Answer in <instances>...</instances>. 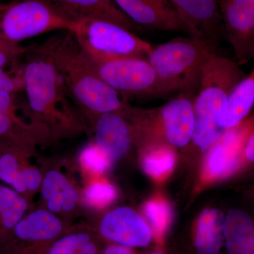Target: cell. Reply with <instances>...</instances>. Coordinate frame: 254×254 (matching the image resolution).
I'll return each mask as SVG.
<instances>
[{
    "label": "cell",
    "instance_id": "obj_27",
    "mask_svg": "<svg viewBox=\"0 0 254 254\" xmlns=\"http://www.w3.org/2000/svg\"><path fill=\"white\" fill-rule=\"evenodd\" d=\"M28 49L29 47L0 38V69H4L9 65L16 64Z\"/></svg>",
    "mask_w": 254,
    "mask_h": 254
},
{
    "label": "cell",
    "instance_id": "obj_18",
    "mask_svg": "<svg viewBox=\"0 0 254 254\" xmlns=\"http://www.w3.org/2000/svg\"><path fill=\"white\" fill-rule=\"evenodd\" d=\"M225 242V218L220 210L207 209L200 215L193 231L196 254H218Z\"/></svg>",
    "mask_w": 254,
    "mask_h": 254
},
{
    "label": "cell",
    "instance_id": "obj_15",
    "mask_svg": "<svg viewBox=\"0 0 254 254\" xmlns=\"http://www.w3.org/2000/svg\"><path fill=\"white\" fill-rule=\"evenodd\" d=\"M88 117L93 121L94 143L111 163L126 154L134 138L131 125L124 114L112 112Z\"/></svg>",
    "mask_w": 254,
    "mask_h": 254
},
{
    "label": "cell",
    "instance_id": "obj_4",
    "mask_svg": "<svg viewBox=\"0 0 254 254\" xmlns=\"http://www.w3.org/2000/svg\"><path fill=\"white\" fill-rule=\"evenodd\" d=\"M216 54V50L198 38L177 36L153 47L147 60L168 94L178 91L196 95L203 67Z\"/></svg>",
    "mask_w": 254,
    "mask_h": 254
},
{
    "label": "cell",
    "instance_id": "obj_23",
    "mask_svg": "<svg viewBox=\"0 0 254 254\" xmlns=\"http://www.w3.org/2000/svg\"><path fill=\"white\" fill-rule=\"evenodd\" d=\"M144 213L157 247L163 249L172 220L170 205L161 198H155L145 204Z\"/></svg>",
    "mask_w": 254,
    "mask_h": 254
},
{
    "label": "cell",
    "instance_id": "obj_5",
    "mask_svg": "<svg viewBox=\"0 0 254 254\" xmlns=\"http://www.w3.org/2000/svg\"><path fill=\"white\" fill-rule=\"evenodd\" d=\"M81 22L68 17L48 0L0 1V38L12 43L55 31L73 34Z\"/></svg>",
    "mask_w": 254,
    "mask_h": 254
},
{
    "label": "cell",
    "instance_id": "obj_2",
    "mask_svg": "<svg viewBox=\"0 0 254 254\" xmlns=\"http://www.w3.org/2000/svg\"><path fill=\"white\" fill-rule=\"evenodd\" d=\"M51 60L59 72L68 98L85 115L125 114L129 105L116 91L85 66L81 48L72 33L52 37L36 46Z\"/></svg>",
    "mask_w": 254,
    "mask_h": 254
},
{
    "label": "cell",
    "instance_id": "obj_9",
    "mask_svg": "<svg viewBox=\"0 0 254 254\" xmlns=\"http://www.w3.org/2000/svg\"><path fill=\"white\" fill-rule=\"evenodd\" d=\"M254 132V113L236 126L226 128L209 148L203 167V181H218L238 173L246 143Z\"/></svg>",
    "mask_w": 254,
    "mask_h": 254
},
{
    "label": "cell",
    "instance_id": "obj_20",
    "mask_svg": "<svg viewBox=\"0 0 254 254\" xmlns=\"http://www.w3.org/2000/svg\"><path fill=\"white\" fill-rule=\"evenodd\" d=\"M27 198L10 187L0 185V247L28 213Z\"/></svg>",
    "mask_w": 254,
    "mask_h": 254
},
{
    "label": "cell",
    "instance_id": "obj_22",
    "mask_svg": "<svg viewBox=\"0 0 254 254\" xmlns=\"http://www.w3.org/2000/svg\"><path fill=\"white\" fill-rule=\"evenodd\" d=\"M175 154L168 145L155 143L150 145L142 161L145 173L156 180H163L173 171Z\"/></svg>",
    "mask_w": 254,
    "mask_h": 254
},
{
    "label": "cell",
    "instance_id": "obj_35",
    "mask_svg": "<svg viewBox=\"0 0 254 254\" xmlns=\"http://www.w3.org/2000/svg\"></svg>",
    "mask_w": 254,
    "mask_h": 254
},
{
    "label": "cell",
    "instance_id": "obj_21",
    "mask_svg": "<svg viewBox=\"0 0 254 254\" xmlns=\"http://www.w3.org/2000/svg\"><path fill=\"white\" fill-rule=\"evenodd\" d=\"M254 105V68L232 91L224 116L225 129L236 126L247 118Z\"/></svg>",
    "mask_w": 254,
    "mask_h": 254
},
{
    "label": "cell",
    "instance_id": "obj_32",
    "mask_svg": "<svg viewBox=\"0 0 254 254\" xmlns=\"http://www.w3.org/2000/svg\"><path fill=\"white\" fill-rule=\"evenodd\" d=\"M8 145H9V143L0 140V156H1V153H2V152L4 151V150Z\"/></svg>",
    "mask_w": 254,
    "mask_h": 254
},
{
    "label": "cell",
    "instance_id": "obj_33",
    "mask_svg": "<svg viewBox=\"0 0 254 254\" xmlns=\"http://www.w3.org/2000/svg\"><path fill=\"white\" fill-rule=\"evenodd\" d=\"M163 249L158 248V250L153 251L145 254H165L164 253Z\"/></svg>",
    "mask_w": 254,
    "mask_h": 254
},
{
    "label": "cell",
    "instance_id": "obj_12",
    "mask_svg": "<svg viewBox=\"0 0 254 254\" xmlns=\"http://www.w3.org/2000/svg\"><path fill=\"white\" fill-rule=\"evenodd\" d=\"M17 93L0 90V140L31 149L38 141L50 138L46 127L34 120L26 121L18 115Z\"/></svg>",
    "mask_w": 254,
    "mask_h": 254
},
{
    "label": "cell",
    "instance_id": "obj_10",
    "mask_svg": "<svg viewBox=\"0 0 254 254\" xmlns=\"http://www.w3.org/2000/svg\"><path fill=\"white\" fill-rule=\"evenodd\" d=\"M225 38L240 66L254 59V0H220Z\"/></svg>",
    "mask_w": 254,
    "mask_h": 254
},
{
    "label": "cell",
    "instance_id": "obj_34",
    "mask_svg": "<svg viewBox=\"0 0 254 254\" xmlns=\"http://www.w3.org/2000/svg\"><path fill=\"white\" fill-rule=\"evenodd\" d=\"M247 193L250 195L252 198H254V187H251L247 190Z\"/></svg>",
    "mask_w": 254,
    "mask_h": 254
},
{
    "label": "cell",
    "instance_id": "obj_31",
    "mask_svg": "<svg viewBox=\"0 0 254 254\" xmlns=\"http://www.w3.org/2000/svg\"><path fill=\"white\" fill-rule=\"evenodd\" d=\"M100 254H137L133 249L125 246L110 244L105 247Z\"/></svg>",
    "mask_w": 254,
    "mask_h": 254
},
{
    "label": "cell",
    "instance_id": "obj_1",
    "mask_svg": "<svg viewBox=\"0 0 254 254\" xmlns=\"http://www.w3.org/2000/svg\"><path fill=\"white\" fill-rule=\"evenodd\" d=\"M21 60L23 91L32 118L46 127L50 137L73 136L81 132L83 125L51 60L36 46H29Z\"/></svg>",
    "mask_w": 254,
    "mask_h": 254
},
{
    "label": "cell",
    "instance_id": "obj_14",
    "mask_svg": "<svg viewBox=\"0 0 254 254\" xmlns=\"http://www.w3.org/2000/svg\"><path fill=\"white\" fill-rule=\"evenodd\" d=\"M114 1L119 9L140 27L187 33L185 24L168 0Z\"/></svg>",
    "mask_w": 254,
    "mask_h": 254
},
{
    "label": "cell",
    "instance_id": "obj_25",
    "mask_svg": "<svg viewBox=\"0 0 254 254\" xmlns=\"http://www.w3.org/2000/svg\"><path fill=\"white\" fill-rule=\"evenodd\" d=\"M93 240L86 232H73L53 241L46 254H81L83 247Z\"/></svg>",
    "mask_w": 254,
    "mask_h": 254
},
{
    "label": "cell",
    "instance_id": "obj_30",
    "mask_svg": "<svg viewBox=\"0 0 254 254\" xmlns=\"http://www.w3.org/2000/svg\"><path fill=\"white\" fill-rule=\"evenodd\" d=\"M250 166H254V132L246 143L242 157V163L239 171L243 170L246 167Z\"/></svg>",
    "mask_w": 254,
    "mask_h": 254
},
{
    "label": "cell",
    "instance_id": "obj_6",
    "mask_svg": "<svg viewBox=\"0 0 254 254\" xmlns=\"http://www.w3.org/2000/svg\"><path fill=\"white\" fill-rule=\"evenodd\" d=\"M81 58L91 72L125 99L131 96H165L168 94L147 58L128 57L97 61L87 57L81 49Z\"/></svg>",
    "mask_w": 254,
    "mask_h": 254
},
{
    "label": "cell",
    "instance_id": "obj_29",
    "mask_svg": "<svg viewBox=\"0 0 254 254\" xmlns=\"http://www.w3.org/2000/svg\"><path fill=\"white\" fill-rule=\"evenodd\" d=\"M0 90L15 93L23 91V78L19 69L14 75L4 69H0Z\"/></svg>",
    "mask_w": 254,
    "mask_h": 254
},
{
    "label": "cell",
    "instance_id": "obj_11",
    "mask_svg": "<svg viewBox=\"0 0 254 254\" xmlns=\"http://www.w3.org/2000/svg\"><path fill=\"white\" fill-rule=\"evenodd\" d=\"M186 27L188 36L208 43L216 50L225 38L220 0H168Z\"/></svg>",
    "mask_w": 254,
    "mask_h": 254
},
{
    "label": "cell",
    "instance_id": "obj_28",
    "mask_svg": "<svg viewBox=\"0 0 254 254\" xmlns=\"http://www.w3.org/2000/svg\"><path fill=\"white\" fill-rule=\"evenodd\" d=\"M22 179L26 190V198L41 187L43 177L41 172L35 167L30 166L25 163L22 169Z\"/></svg>",
    "mask_w": 254,
    "mask_h": 254
},
{
    "label": "cell",
    "instance_id": "obj_13",
    "mask_svg": "<svg viewBox=\"0 0 254 254\" xmlns=\"http://www.w3.org/2000/svg\"><path fill=\"white\" fill-rule=\"evenodd\" d=\"M98 228L105 240L131 249L148 247L154 241L148 222L128 207L108 212L100 220Z\"/></svg>",
    "mask_w": 254,
    "mask_h": 254
},
{
    "label": "cell",
    "instance_id": "obj_19",
    "mask_svg": "<svg viewBox=\"0 0 254 254\" xmlns=\"http://www.w3.org/2000/svg\"><path fill=\"white\" fill-rule=\"evenodd\" d=\"M227 254H254V220L243 210H229L225 218Z\"/></svg>",
    "mask_w": 254,
    "mask_h": 254
},
{
    "label": "cell",
    "instance_id": "obj_8",
    "mask_svg": "<svg viewBox=\"0 0 254 254\" xmlns=\"http://www.w3.org/2000/svg\"><path fill=\"white\" fill-rule=\"evenodd\" d=\"M195 94L179 93L159 109L150 113L137 108L133 116L136 126L145 128L160 127L163 136L170 144L184 147L191 141L195 128L193 100Z\"/></svg>",
    "mask_w": 254,
    "mask_h": 254
},
{
    "label": "cell",
    "instance_id": "obj_3",
    "mask_svg": "<svg viewBox=\"0 0 254 254\" xmlns=\"http://www.w3.org/2000/svg\"><path fill=\"white\" fill-rule=\"evenodd\" d=\"M236 62L215 55L203 67L193 100L195 128L192 141L206 152L225 131L224 116L232 91L247 76Z\"/></svg>",
    "mask_w": 254,
    "mask_h": 254
},
{
    "label": "cell",
    "instance_id": "obj_26",
    "mask_svg": "<svg viewBox=\"0 0 254 254\" xmlns=\"http://www.w3.org/2000/svg\"><path fill=\"white\" fill-rule=\"evenodd\" d=\"M83 168L95 175H101L110 168L111 162L95 143H90L82 150L79 156Z\"/></svg>",
    "mask_w": 254,
    "mask_h": 254
},
{
    "label": "cell",
    "instance_id": "obj_17",
    "mask_svg": "<svg viewBox=\"0 0 254 254\" xmlns=\"http://www.w3.org/2000/svg\"><path fill=\"white\" fill-rule=\"evenodd\" d=\"M41 192L46 200L47 210L55 214L71 211L78 203L76 187L67 177L57 170H50L43 177Z\"/></svg>",
    "mask_w": 254,
    "mask_h": 254
},
{
    "label": "cell",
    "instance_id": "obj_24",
    "mask_svg": "<svg viewBox=\"0 0 254 254\" xmlns=\"http://www.w3.org/2000/svg\"><path fill=\"white\" fill-rule=\"evenodd\" d=\"M115 187L106 181H96L85 189L83 198L85 203L91 207L103 208L113 203L116 198Z\"/></svg>",
    "mask_w": 254,
    "mask_h": 254
},
{
    "label": "cell",
    "instance_id": "obj_7",
    "mask_svg": "<svg viewBox=\"0 0 254 254\" xmlns=\"http://www.w3.org/2000/svg\"><path fill=\"white\" fill-rule=\"evenodd\" d=\"M73 35L82 52L97 61L128 57L147 58L153 48L133 31L105 20H85Z\"/></svg>",
    "mask_w": 254,
    "mask_h": 254
},
{
    "label": "cell",
    "instance_id": "obj_16",
    "mask_svg": "<svg viewBox=\"0 0 254 254\" xmlns=\"http://www.w3.org/2000/svg\"><path fill=\"white\" fill-rule=\"evenodd\" d=\"M57 9L74 21L100 19L111 21L131 31L140 29L124 14L114 0H48Z\"/></svg>",
    "mask_w": 254,
    "mask_h": 254
}]
</instances>
